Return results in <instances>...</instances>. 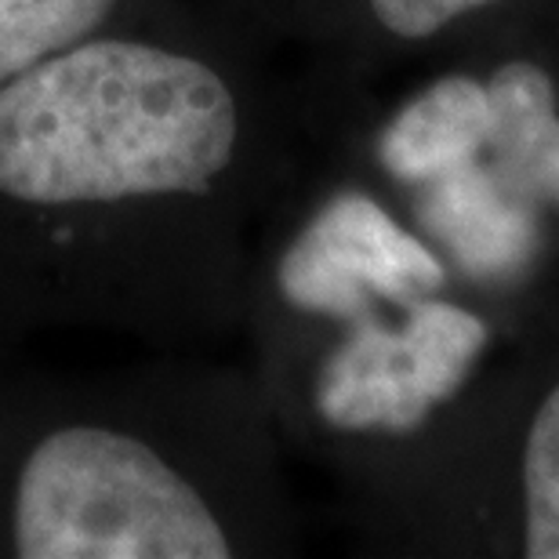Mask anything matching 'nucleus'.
<instances>
[{
    "instance_id": "f257e3e1",
    "label": "nucleus",
    "mask_w": 559,
    "mask_h": 559,
    "mask_svg": "<svg viewBox=\"0 0 559 559\" xmlns=\"http://www.w3.org/2000/svg\"><path fill=\"white\" fill-rule=\"evenodd\" d=\"M259 145L240 26L204 0H150L0 84V349L218 331Z\"/></svg>"
},
{
    "instance_id": "f03ea898",
    "label": "nucleus",
    "mask_w": 559,
    "mask_h": 559,
    "mask_svg": "<svg viewBox=\"0 0 559 559\" xmlns=\"http://www.w3.org/2000/svg\"><path fill=\"white\" fill-rule=\"evenodd\" d=\"M237 378L156 353L117 367L0 349V559H233L254 549Z\"/></svg>"
},
{
    "instance_id": "7ed1b4c3",
    "label": "nucleus",
    "mask_w": 559,
    "mask_h": 559,
    "mask_svg": "<svg viewBox=\"0 0 559 559\" xmlns=\"http://www.w3.org/2000/svg\"><path fill=\"white\" fill-rule=\"evenodd\" d=\"M396 312L400 320H389L385 306H374L338 320L342 334L320 353L306 382V411L323 432L371 440L425 429L462 393L490 342L476 312L436 295Z\"/></svg>"
},
{
    "instance_id": "20e7f679",
    "label": "nucleus",
    "mask_w": 559,
    "mask_h": 559,
    "mask_svg": "<svg viewBox=\"0 0 559 559\" xmlns=\"http://www.w3.org/2000/svg\"><path fill=\"white\" fill-rule=\"evenodd\" d=\"M443 284V259L367 189H331L280 243L265 287L295 320L338 323L407 306Z\"/></svg>"
},
{
    "instance_id": "39448f33",
    "label": "nucleus",
    "mask_w": 559,
    "mask_h": 559,
    "mask_svg": "<svg viewBox=\"0 0 559 559\" xmlns=\"http://www.w3.org/2000/svg\"><path fill=\"white\" fill-rule=\"evenodd\" d=\"M415 218L440 254L479 280L520 273L538 248V226L516 193H506L487 167L462 164L418 182Z\"/></svg>"
},
{
    "instance_id": "423d86ee",
    "label": "nucleus",
    "mask_w": 559,
    "mask_h": 559,
    "mask_svg": "<svg viewBox=\"0 0 559 559\" xmlns=\"http://www.w3.org/2000/svg\"><path fill=\"white\" fill-rule=\"evenodd\" d=\"M490 139L487 84L451 73L411 95L374 139L378 167L400 186L429 182L473 164Z\"/></svg>"
},
{
    "instance_id": "0eeeda50",
    "label": "nucleus",
    "mask_w": 559,
    "mask_h": 559,
    "mask_svg": "<svg viewBox=\"0 0 559 559\" xmlns=\"http://www.w3.org/2000/svg\"><path fill=\"white\" fill-rule=\"evenodd\" d=\"M490 139L501 178L523 197L559 204V117L552 76L534 62H509L490 76Z\"/></svg>"
},
{
    "instance_id": "6e6552de",
    "label": "nucleus",
    "mask_w": 559,
    "mask_h": 559,
    "mask_svg": "<svg viewBox=\"0 0 559 559\" xmlns=\"http://www.w3.org/2000/svg\"><path fill=\"white\" fill-rule=\"evenodd\" d=\"M150 0H0V84Z\"/></svg>"
},
{
    "instance_id": "1a4fd4ad",
    "label": "nucleus",
    "mask_w": 559,
    "mask_h": 559,
    "mask_svg": "<svg viewBox=\"0 0 559 559\" xmlns=\"http://www.w3.org/2000/svg\"><path fill=\"white\" fill-rule=\"evenodd\" d=\"M527 556L559 559V385L545 396L523 447Z\"/></svg>"
},
{
    "instance_id": "9d476101",
    "label": "nucleus",
    "mask_w": 559,
    "mask_h": 559,
    "mask_svg": "<svg viewBox=\"0 0 559 559\" xmlns=\"http://www.w3.org/2000/svg\"><path fill=\"white\" fill-rule=\"evenodd\" d=\"M495 4V0H356L364 26L385 40L421 44L443 33L454 19Z\"/></svg>"
}]
</instances>
